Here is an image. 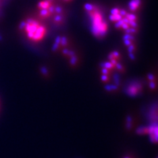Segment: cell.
<instances>
[{"mask_svg": "<svg viewBox=\"0 0 158 158\" xmlns=\"http://www.w3.org/2000/svg\"><path fill=\"white\" fill-rule=\"evenodd\" d=\"M125 72L122 55L117 51H112L100 65V79L105 90L116 91L120 86L121 77Z\"/></svg>", "mask_w": 158, "mask_h": 158, "instance_id": "1", "label": "cell"}, {"mask_svg": "<svg viewBox=\"0 0 158 158\" xmlns=\"http://www.w3.org/2000/svg\"><path fill=\"white\" fill-rule=\"evenodd\" d=\"M109 20L116 29L123 32L124 35L134 36L137 33L138 17L132 12H128L124 9L113 8L111 10Z\"/></svg>", "mask_w": 158, "mask_h": 158, "instance_id": "2", "label": "cell"}, {"mask_svg": "<svg viewBox=\"0 0 158 158\" xmlns=\"http://www.w3.org/2000/svg\"><path fill=\"white\" fill-rule=\"evenodd\" d=\"M19 28L27 40L33 44L42 42L48 33L45 25L34 18H27L22 21Z\"/></svg>", "mask_w": 158, "mask_h": 158, "instance_id": "3", "label": "cell"}, {"mask_svg": "<svg viewBox=\"0 0 158 158\" xmlns=\"http://www.w3.org/2000/svg\"><path fill=\"white\" fill-rule=\"evenodd\" d=\"M86 11L90 20L91 31L96 38H104L108 32V24L100 9L92 4H86Z\"/></svg>", "mask_w": 158, "mask_h": 158, "instance_id": "4", "label": "cell"}, {"mask_svg": "<svg viewBox=\"0 0 158 158\" xmlns=\"http://www.w3.org/2000/svg\"><path fill=\"white\" fill-rule=\"evenodd\" d=\"M55 52H58L65 59L71 66L75 67L79 63V58L73 49L70 41L65 36H58L52 47Z\"/></svg>", "mask_w": 158, "mask_h": 158, "instance_id": "5", "label": "cell"}, {"mask_svg": "<svg viewBox=\"0 0 158 158\" xmlns=\"http://www.w3.org/2000/svg\"><path fill=\"white\" fill-rule=\"evenodd\" d=\"M123 41L125 47H126L130 57L134 59L137 51L136 39L132 35H124Z\"/></svg>", "mask_w": 158, "mask_h": 158, "instance_id": "6", "label": "cell"}, {"mask_svg": "<svg viewBox=\"0 0 158 158\" xmlns=\"http://www.w3.org/2000/svg\"><path fill=\"white\" fill-rule=\"evenodd\" d=\"M142 91V85L140 82L134 81L127 85L126 88L127 94L134 97L141 94Z\"/></svg>", "mask_w": 158, "mask_h": 158, "instance_id": "7", "label": "cell"}, {"mask_svg": "<svg viewBox=\"0 0 158 158\" xmlns=\"http://www.w3.org/2000/svg\"><path fill=\"white\" fill-rule=\"evenodd\" d=\"M142 3V0H131L128 3L129 11L134 13L140 7Z\"/></svg>", "mask_w": 158, "mask_h": 158, "instance_id": "8", "label": "cell"}, {"mask_svg": "<svg viewBox=\"0 0 158 158\" xmlns=\"http://www.w3.org/2000/svg\"><path fill=\"white\" fill-rule=\"evenodd\" d=\"M148 85H149L150 88L151 89H154L155 87H156V78H154V76L152 75V74H150L149 75H148Z\"/></svg>", "mask_w": 158, "mask_h": 158, "instance_id": "9", "label": "cell"}, {"mask_svg": "<svg viewBox=\"0 0 158 158\" xmlns=\"http://www.w3.org/2000/svg\"><path fill=\"white\" fill-rule=\"evenodd\" d=\"M7 0H0V15H2V13L3 11V9L6 3Z\"/></svg>", "mask_w": 158, "mask_h": 158, "instance_id": "10", "label": "cell"}]
</instances>
